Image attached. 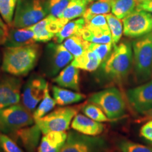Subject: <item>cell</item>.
Listing matches in <instances>:
<instances>
[{
	"label": "cell",
	"instance_id": "cell-32",
	"mask_svg": "<svg viewBox=\"0 0 152 152\" xmlns=\"http://www.w3.org/2000/svg\"><path fill=\"white\" fill-rule=\"evenodd\" d=\"M70 0H45V8L48 15L61 18Z\"/></svg>",
	"mask_w": 152,
	"mask_h": 152
},
{
	"label": "cell",
	"instance_id": "cell-14",
	"mask_svg": "<svg viewBox=\"0 0 152 152\" xmlns=\"http://www.w3.org/2000/svg\"><path fill=\"white\" fill-rule=\"evenodd\" d=\"M99 141L79 132H70L58 152H96Z\"/></svg>",
	"mask_w": 152,
	"mask_h": 152
},
{
	"label": "cell",
	"instance_id": "cell-21",
	"mask_svg": "<svg viewBox=\"0 0 152 152\" xmlns=\"http://www.w3.org/2000/svg\"><path fill=\"white\" fill-rule=\"evenodd\" d=\"M52 94L56 104L61 106H65L77 103L86 98L85 94L78 92H74L61 87L54 85L52 87Z\"/></svg>",
	"mask_w": 152,
	"mask_h": 152
},
{
	"label": "cell",
	"instance_id": "cell-27",
	"mask_svg": "<svg viewBox=\"0 0 152 152\" xmlns=\"http://www.w3.org/2000/svg\"><path fill=\"white\" fill-rule=\"evenodd\" d=\"M56 102L54 98L51 96L49 91V86L47 87L45 90V94L42 100L41 101L40 103L37 106L35 111L33 113V118L35 121L37 119L41 118L49 113L52 110L54 109L56 106Z\"/></svg>",
	"mask_w": 152,
	"mask_h": 152
},
{
	"label": "cell",
	"instance_id": "cell-7",
	"mask_svg": "<svg viewBox=\"0 0 152 152\" xmlns=\"http://www.w3.org/2000/svg\"><path fill=\"white\" fill-rule=\"evenodd\" d=\"M80 106L60 107L35 121L43 134L49 132H65L71 126L73 118L77 115Z\"/></svg>",
	"mask_w": 152,
	"mask_h": 152
},
{
	"label": "cell",
	"instance_id": "cell-31",
	"mask_svg": "<svg viewBox=\"0 0 152 152\" xmlns=\"http://www.w3.org/2000/svg\"><path fill=\"white\" fill-rule=\"evenodd\" d=\"M82 111L86 116L97 122L103 123L111 121L99 106L91 102L82 107Z\"/></svg>",
	"mask_w": 152,
	"mask_h": 152
},
{
	"label": "cell",
	"instance_id": "cell-40",
	"mask_svg": "<svg viewBox=\"0 0 152 152\" xmlns=\"http://www.w3.org/2000/svg\"><path fill=\"white\" fill-rule=\"evenodd\" d=\"M0 28H3V29L5 30H7V31H9V29L8 25H7L4 22L1 16H0Z\"/></svg>",
	"mask_w": 152,
	"mask_h": 152
},
{
	"label": "cell",
	"instance_id": "cell-3",
	"mask_svg": "<svg viewBox=\"0 0 152 152\" xmlns=\"http://www.w3.org/2000/svg\"><path fill=\"white\" fill-rule=\"evenodd\" d=\"M113 47L109 58L104 61L102 68L111 78L121 80L127 77L133 65L132 47L128 42H123Z\"/></svg>",
	"mask_w": 152,
	"mask_h": 152
},
{
	"label": "cell",
	"instance_id": "cell-36",
	"mask_svg": "<svg viewBox=\"0 0 152 152\" xmlns=\"http://www.w3.org/2000/svg\"><path fill=\"white\" fill-rule=\"evenodd\" d=\"M85 19V24L94 27L102 28L104 29H109L105 15H95L83 18Z\"/></svg>",
	"mask_w": 152,
	"mask_h": 152
},
{
	"label": "cell",
	"instance_id": "cell-46",
	"mask_svg": "<svg viewBox=\"0 0 152 152\" xmlns=\"http://www.w3.org/2000/svg\"><path fill=\"white\" fill-rule=\"evenodd\" d=\"M151 77H152V75H151Z\"/></svg>",
	"mask_w": 152,
	"mask_h": 152
},
{
	"label": "cell",
	"instance_id": "cell-18",
	"mask_svg": "<svg viewBox=\"0 0 152 152\" xmlns=\"http://www.w3.org/2000/svg\"><path fill=\"white\" fill-rule=\"evenodd\" d=\"M66 132H49L41 138L37 152H58L67 140Z\"/></svg>",
	"mask_w": 152,
	"mask_h": 152
},
{
	"label": "cell",
	"instance_id": "cell-41",
	"mask_svg": "<svg viewBox=\"0 0 152 152\" xmlns=\"http://www.w3.org/2000/svg\"><path fill=\"white\" fill-rule=\"evenodd\" d=\"M88 3H91V2H94V1H98V0H86Z\"/></svg>",
	"mask_w": 152,
	"mask_h": 152
},
{
	"label": "cell",
	"instance_id": "cell-9",
	"mask_svg": "<svg viewBox=\"0 0 152 152\" xmlns=\"http://www.w3.org/2000/svg\"><path fill=\"white\" fill-rule=\"evenodd\" d=\"M123 34L126 37L138 38L152 32V14L135 9L123 20Z\"/></svg>",
	"mask_w": 152,
	"mask_h": 152
},
{
	"label": "cell",
	"instance_id": "cell-44",
	"mask_svg": "<svg viewBox=\"0 0 152 152\" xmlns=\"http://www.w3.org/2000/svg\"><path fill=\"white\" fill-rule=\"evenodd\" d=\"M1 149H1V145H0V152H1Z\"/></svg>",
	"mask_w": 152,
	"mask_h": 152
},
{
	"label": "cell",
	"instance_id": "cell-19",
	"mask_svg": "<svg viewBox=\"0 0 152 152\" xmlns=\"http://www.w3.org/2000/svg\"><path fill=\"white\" fill-rule=\"evenodd\" d=\"M41 133V130L35 123L30 126L20 129L13 135H16L20 139L22 144L28 152H35L39 144Z\"/></svg>",
	"mask_w": 152,
	"mask_h": 152
},
{
	"label": "cell",
	"instance_id": "cell-42",
	"mask_svg": "<svg viewBox=\"0 0 152 152\" xmlns=\"http://www.w3.org/2000/svg\"><path fill=\"white\" fill-rule=\"evenodd\" d=\"M148 113H149V115L151 118H152V110H151V111H149V112H147Z\"/></svg>",
	"mask_w": 152,
	"mask_h": 152
},
{
	"label": "cell",
	"instance_id": "cell-25",
	"mask_svg": "<svg viewBox=\"0 0 152 152\" xmlns=\"http://www.w3.org/2000/svg\"><path fill=\"white\" fill-rule=\"evenodd\" d=\"M88 4L86 0H70L61 18L69 21L79 17H83Z\"/></svg>",
	"mask_w": 152,
	"mask_h": 152
},
{
	"label": "cell",
	"instance_id": "cell-35",
	"mask_svg": "<svg viewBox=\"0 0 152 152\" xmlns=\"http://www.w3.org/2000/svg\"><path fill=\"white\" fill-rule=\"evenodd\" d=\"M0 145L4 152H23L12 139L3 133H0Z\"/></svg>",
	"mask_w": 152,
	"mask_h": 152
},
{
	"label": "cell",
	"instance_id": "cell-8",
	"mask_svg": "<svg viewBox=\"0 0 152 152\" xmlns=\"http://www.w3.org/2000/svg\"><path fill=\"white\" fill-rule=\"evenodd\" d=\"M74 57L61 44L50 43L45 49L44 71L49 76L58 75L59 72L73 61Z\"/></svg>",
	"mask_w": 152,
	"mask_h": 152
},
{
	"label": "cell",
	"instance_id": "cell-37",
	"mask_svg": "<svg viewBox=\"0 0 152 152\" xmlns=\"http://www.w3.org/2000/svg\"><path fill=\"white\" fill-rule=\"evenodd\" d=\"M140 134L150 142H152V121L144 124L140 130Z\"/></svg>",
	"mask_w": 152,
	"mask_h": 152
},
{
	"label": "cell",
	"instance_id": "cell-39",
	"mask_svg": "<svg viewBox=\"0 0 152 152\" xmlns=\"http://www.w3.org/2000/svg\"><path fill=\"white\" fill-rule=\"evenodd\" d=\"M7 35H8V31L4 30L3 28H0V45L4 44Z\"/></svg>",
	"mask_w": 152,
	"mask_h": 152
},
{
	"label": "cell",
	"instance_id": "cell-13",
	"mask_svg": "<svg viewBox=\"0 0 152 152\" xmlns=\"http://www.w3.org/2000/svg\"><path fill=\"white\" fill-rule=\"evenodd\" d=\"M127 98L132 109L139 113L152 110V80L142 83L127 92Z\"/></svg>",
	"mask_w": 152,
	"mask_h": 152
},
{
	"label": "cell",
	"instance_id": "cell-29",
	"mask_svg": "<svg viewBox=\"0 0 152 152\" xmlns=\"http://www.w3.org/2000/svg\"><path fill=\"white\" fill-rule=\"evenodd\" d=\"M111 11V0H98L87 7L83 18L95 15H106L109 14Z\"/></svg>",
	"mask_w": 152,
	"mask_h": 152
},
{
	"label": "cell",
	"instance_id": "cell-38",
	"mask_svg": "<svg viewBox=\"0 0 152 152\" xmlns=\"http://www.w3.org/2000/svg\"><path fill=\"white\" fill-rule=\"evenodd\" d=\"M137 9L143 10L152 14V0H144V1H138Z\"/></svg>",
	"mask_w": 152,
	"mask_h": 152
},
{
	"label": "cell",
	"instance_id": "cell-20",
	"mask_svg": "<svg viewBox=\"0 0 152 152\" xmlns=\"http://www.w3.org/2000/svg\"><path fill=\"white\" fill-rule=\"evenodd\" d=\"M80 35H81L85 40L92 43H112L111 34L109 29H104L85 24L84 28L80 30Z\"/></svg>",
	"mask_w": 152,
	"mask_h": 152
},
{
	"label": "cell",
	"instance_id": "cell-5",
	"mask_svg": "<svg viewBox=\"0 0 152 152\" xmlns=\"http://www.w3.org/2000/svg\"><path fill=\"white\" fill-rule=\"evenodd\" d=\"M47 15L45 0H18L14 20L9 28L30 27Z\"/></svg>",
	"mask_w": 152,
	"mask_h": 152
},
{
	"label": "cell",
	"instance_id": "cell-12",
	"mask_svg": "<svg viewBox=\"0 0 152 152\" xmlns=\"http://www.w3.org/2000/svg\"><path fill=\"white\" fill-rule=\"evenodd\" d=\"M22 83L21 79L16 76L0 77V109L20 103Z\"/></svg>",
	"mask_w": 152,
	"mask_h": 152
},
{
	"label": "cell",
	"instance_id": "cell-43",
	"mask_svg": "<svg viewBox=\"0 0 152 152\" xmlns=\"http://www.w3.org/2000/svg\"><path fill=\"white\" fill-rule=\"evenodd\" d=\"M138 1H144V0H137Z\"/></svg>",
	"mask_w": 152,
	"mask_h": 152
},
{
	"label": "cell",
	"instance_id": "cell-23",
	"mask_svg": "<svg viewBox=\"0 0 152 152\" xmlns=\"http://www.w3.org/2000/svg\"><path fill=\"white\" fill-rule=\"evenodd\" d=\"M85 25V21L83 18L68 21L61 28V30L55 35L54 40L56 43L60 44L71 36L76 35H80V30L84 28Z\"/></svg>",
	"mask_w": 152,
	"mask_h": 152
},
{
	"label": "cell",
	"instance_id": "cell-17",
	"mask_svg": "<svg viewBox=\"0 0 152 152\" xmlns=\"http://www.w3.org/2000/svg\"><path fill=\"white\" fill-rule=\"evenodd\" d=\"M35 42L34 33L29 28H10L4 45L6 47H20Z\"/></svg>",
	"mask_w": 152,
	"mask_h": 152
},
{
	"label": "cell",
	"instance_id": "cell-6",
	"mask_svg": "<svg viewBox=\"0 0 152 152\" xmlns=\"http://www.w3.org/2000/svg\"><path fill=\"white\" fill-rule=\"evenodd\" d=\"M89 102L99 106L111 121L122 117L126 111L123 95L115 87L94 93L89 98Z\"/></svg>",
	"mask_w": 152,
	"mask_h": 152
},
{
	"label": "cell",
	"instance_id": "cell-26",
	"mask_svg": "<svg viewBox=\"0 0 152 152\" xmlns=\"http://www.w3.org/2000/svg\"><path fill=\"white\" fill-rule=\"evenodd\" d=\"M90 42L85 40L81 35H76L65 39L63 45L69 51L74 58L80 56L88 49Z\"/></svg>",
	"mask_w": 152,
	"mask_h": 152
},
{
	"label": "cell",
	"instance_id": "cell-11",
	"mask_svg": "<svg viewBox=\"0 0 152 152\" xmlns=\"http://www.w3.org/2000/svg\"><path fill=\"white\" fill-rule=\"evenodd\" d=\"M68 21L64 18L47 15L45 18L28 27L33 30L37 42H47L54 39L55 35L61 30Z\"/></svg>",
	"mask_w": 152,
	"mask_h": 152
},
{
	"label": "cell",
	"instance_id": "cell-15",
	"mask_svg": "<svg viewBox=\"0 0 152 152\" xmlns=\"http://www.w3.org/2000/svg\"><path fill=\"white\" fill-rule=\"evenodd\" d=\"M71 128L80 134L94 137L102 134L104 126L102 123L90 118L85 114L77 113L72 121Z\"/></svg>",
	"mask_w": 152,
	"mask_h": 152
},
{
	"label": "cell",
	"instance_id": "cell-2",
	"mask_svg": "<svg viewBox=\"0 0 152 152\" xmlns=\"http://www.w3.org/2000/svg\"><path fill=\"white\" fill-rule=\"evenodd\" d=\"M133 66L139 84L146 83L152 75V32L132 42Z\"/></svg>",
	"mask_w": 152,
	"mask_h": 152
},
{
	"label": "cell",
	"instance_id": "cell-45",
	"mask_svg": "<svg viewBox=\"0 0 152 152\" xmlns=\"http://www.w3.org/2000/svg\"><path fill=\"white\" fill-rule=\"evenodd\" d=\"M151 144H152V142H151Z\"/></svg>",
	"mask_w": 152,
	"mask_h": 152
},
{
	"label": "cell",
	"instance_id": "cell-16",
	"mask_svg": "<svg viewBox=\"0 0 152 152\" xmlns=\"http://www.w3.org/2000/svg\"><path fill=\"white\" fill-rule=\"evenodd\" d=\"M53 81L64 88L79 92L80 69L72 65V64H69L59 72Z\"/></svg>",
	"mask_w": 152,
	"mask_h": 152
},
{
	"label": "cell",
	"instance_id": "cell-33",
	"mask_svg": "<svg viewBox=\"0 0 152 152\" xmlns=\"http://www.w3.org/2000/svg\"><path fill=\"white\" fill-rule=\"evenodd\" d=\"M112 47H113L112 43L96 44L89 42L87 50L92 51L94 54H96L101 61L103 62L106 60V57L109 56L110 52H111Z\"/></svg>",
	"mask_w": 152,
	"mask_h": 152
},
{
	"label": "cell",
	"instance_id": "cell-34",
	"mask_svg": "<svg viewBox=\"0 0 152 152\" xmlns=\"http://www.w3.org/2000/svg\"><path fill=\"white\" fill-rule=\"evenodd\" d=\"M119 148L122 152H152L151 148L130 141L121 142Z\"/></svg>",
	"mask_w": 152,
	"mask_h": 152
},
{
	"label": "cell",
	"instance_id": "cell-1",
	"mask_svg": "<svg viewBox=\"0 0 152 152\" xmlns=\"http://www.w3.org/2000/svg\"><path fill=\"white\" fill-rule=\"evenodd\" d=\"M39 54L40 49L36 44L5 47L3 51L1 70L16 77L28 75L35 67Z\"/></svg>",
	"mask_w": 152,
	"mask_h": 152
},
{
	"label": "cell",
	"instance_id": "cell-30",
	"mask_svg": "<svg viewBox=\"0 0 152 152\" xmlns=\"http://www.w3.org/2000/svg\"><path fill=\"white\" fill-rule=\"evenodd\" d=\"M17 2L18 0H0V16L9 27L14 20Z\"/></svg>",
	"mask_w": 152,
	"mask_h": 152
},
{
	"label": "cell",
	"instance_id": "cell-10",
	"mask_svg": "<svg viewBox=\"0 0 152 152\" xmlns=\"http://www.w3.org/2000/svg\"><path fill=\"white\" fill-rule=\"evenodd\" d=\"M48 86V83L41 76L31 77L24 85L21 94V104L33 113L45 96V90Z\"/></svg>",
	"mask_w": 152,
	"mask_h": 152
},
{
	"label": "cell",
	"instance_id": "cell-24",
	"mask_svg": "<svg viewBox=\"0 0 152 152\" xmlns=\"http://www.w3.org/2000/svg\"><path fill=\"white\" fill-rule=\"evenodd\" d=\"M137 4V0H111L112 14L123 20L135 10Z\"/></svg>",
	"mask_w": 152,
	"mask_h": 152
},
{
	"label": "cell",
	"instance_id": "cell-22",
	"mask_svg": "<svg viewBox=\"0 0 152 152\" xmlns=\"http://www.w3.org/2000/svg\"><path fill=\"white\" fill-rule=\"evenodd\" d=\"M71 64L79 69L92 72L97 69L102 61L96 54L90 50H87L80 56L74 58Z\"/></svg>",
	"mask_w": 152,
	"mask_h": 152
},
{
	"label": "cell",
	"instance_id": "cell-4",
	"mask_svg": "<svg viewBox=\"0 0 152 152\" xmlns=\"http://www.w3.org/2000/svg\"><path fill=\"white\" fill-rule=\"evenodd\" d=\"M35 124L33 113L22 104H16L0 109V132L15 134L20 129Z\"/></svg>",
	"mask_w": 152,
	"mask_h": 152
},
{
	"label": "cell",
	"instance_id": "cell-28",
	"mask_svg": "<svg viewBox=\"0 0 152 152\" xmlns=\"http://www.w3.org/2000/svg\"><path fill=\"white\" fill-rule=\"evenodd\" d=\"M105 16L111 34L112 43L113 47H115L118 43L123 33V22L113 14H108Z\"/></svg>",
	"mask_w": 152,
	"mask_h": 152
}]
</instances>
